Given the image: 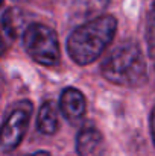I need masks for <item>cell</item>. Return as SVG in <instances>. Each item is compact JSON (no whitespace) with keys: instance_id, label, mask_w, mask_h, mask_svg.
I'll return each mask as SVG.
<instances>
[{"instance_id":"cell-1","label":"cell","mask_w":155,"mask_h":156,"mask_svg":"<svg viewBox=\"0 0 155 156\" xmlns=\"http://www.w3.org/2000/svg\"><path fill=\"white\" fill-rule=\"evenodd\" d=\"M117 30L113 15H99L79 24L67 40V52L78 65L94 62L111 44Z\"/></svg>"},{"instance_id":"cell-2","label":"cell","mask_w":155,"mask_h":156,"mask_svg":"<svg viewBox=\"0 0 155 156\" xmlns=\"http://www.w3.org/2000/svg\"><path fill=\"white\" fill-rule=\"evenodd\" d=\"M102 76L122 87H138L148 79L146 61L135 43H122L108 53L101 65Z\"/></svg>"},{"instance_id":"cell-3","label":"cell","mask_w":155,"mask_h":156,"mask_svg":"<svg viewBox=\"0 0 155 156\" xmlns=\"http://www.w3.org/2000/svg\"><path fill=\"white\" fill-rule=\"evenodd\" d=\"M21 37L24 50L35 62L46 67H53L59 62V41L52 27L41 23H31Z\"/></svg>"},{"instance_id":"cell-4","label":"cell","mask_w":155,"mask_h":156,"mask_svg":"<svg viewBox=\"0 0 155 156\" xmlns=\"http://www.w3.org/2000/svg\"><path fill=\"white\" fill-rule=\"evenodd\" d=\"M32 115V103L28 100L12 106L11 112L0 126V147L3 150H14L21 143Z\"/></svg>"},{"instance_id":"cell-5","label":"cell","mask_w":155,"mask_h":156,"mask_svg":"<svg viewBox=\"0 0 155 156\" xmlns=\"http://www.w3.org/2000/svg\"><path fill=\"white\" fill-rule=\"evenodd\" d=\"M59 111H61L62 117L70 123H76V121L82 120V117L85 115V111H87L84 94L76 88H72V87L65 88L59 97Z\"/></svg>"},{"instance_id":"cell-6","label":"cell","mask_w":155,"mask_h":156,"mask_svg":"<svg viewBox=\"0 0 155 156\" xmlns=\"http://www.w3.org/2000/svg\"><path fill=\"white\" fill-rule=\"evenodd\" d=\"M103 147V136L96 127L85 126L79 130L76 136V152L79 156H102Z\"/></svg>"},{"instance_id":"cell-7","label":"cell","mask_w":155,"mask_h":156,"mask_svg":"<svg viewBox=\"0 0 155 156\" xmlns=\"http://www.w3.org/2000/svg\"><path fill=\"white\" fill-rule=\"evenodd\" d=\"M29 24L31 23L28 21V15L20 8H9L5 11V14L2 17V26H3L5 32L12 38L23 35V32L26 30V27Z\"/></svg>"},{"instance_id":"cell-8","label":"cell","mask_w":155,"mask_h":156,"mask_svg":"<svg viewBox=\"0 0 155 156\" xmlns=\"http://www.w3.org/2000/svg\"><path fill=\"white\" fill-rule=\"evenodd\" d=\"M59 126V114L58 106L52 100L41 105L37 115V127L43 135H53Z\"/></svg>"},{"instance_id":"cell-9","label":"cell","mask_w":155,"mask_h":156,"mask_svg":"<svg viewBox=\"0 0 155 156\" xmlns=\"http://www.w3.org/2000/svg\"><path fill=\"white\" fill-rule=\"evenodd\" d=\"M109 0H75L73 15L75 18L88 21L102 15Z\"/></svg>"},{"instance_id":"cell-10","label":"cell","mask_w":155,"mask_h":156,"mask_svg":"<svg viewBox=\"0 0 155 156\" xmlns=\"http://www.w3.org/2000/svg\"><path fill=\"white\" fill-rule=\"evenodd\" d=\"M146 43H148V52L149 56L155 61V0L149 9L148 15V24H146Z\"/></svg>"},{"instance_id":"cell-11","label":"cell","mask_w":155,"mask_h":156,"mask_svg":"<svg viewBox=\"0 0 155 156\" xmlns=\"http://www.w3.org/2000/svg\"><path fill=\"white\" fill-rule=\"evenodd\" d=\"M151 135H152V140H154V144H155V106L151 112Z\"/></svg>"},{"instance_id":"cell-12","label":"cell","mask_w":155,"mask_h":156,"mask_svg":"<svg viewBox=\"0 0 155 156\" xmlns=\"http://www.w3.org/2000/svg\"><path fill=\"white\" fill-rule=\"evenodd\" d=\"M29 156H52L49 152H43V150H40V152H35V153H32V155Z\"/></svg>"},{"instance_id":"cell-13","label":"cell","mask_w":155,"mask_h":156,"mask_svg":"<svg viewBox=\"0 0 155 156\" xmlns=\"http://www.w3.org/2000/svg\"><path fill=\"white\" fill-rule=\"evenodd\" d=\"M5 52V43H3V40H2V35H0V56L3 55Z\"/></svg>"},{"instance_id":"cell-14","label":"cell","mask_w":155,"mask_h":156,"mask_svg":"<svg viewBox=\"0 0 155 156\" xmlns=\"http://www.w3.org/2000/svg\"><path fill=\"white\" fill-rule=\"evenodd\" d=\"M15 2H26V0H15Z\"/></svg>"},{"instance_id":"cell-15","label":"cell","mask_w":155,"mask_h":156,"mask_svg":"<svg viewBox=\"0 0 155 156\" xmlns=\"http://www.w3.org/2000/svg\"><path fill=\"white\" fill-rule=\"evenodd\" d=\"M2 3H3V0H0V5H2Z\"/></svg>"}]
</instances>
